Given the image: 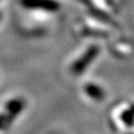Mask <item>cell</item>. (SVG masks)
Returning a JSON list of instances; mask_svg holds the SVG:
<instances>
[{
    "mask_svg": "<svg viewBox=\"0 0 134 134\" xmlns=\"http://www.w3.org/2000/svg\"><path fill=\"white\" fill-rule=\"evenodd\" d=\"M24 107H25V102L22 99H19V98L11 99L5 105L6 113L9 115L12 119H15V117L19 114L22 110L24 109Z\"/></svg>",
    "mask_w": 134,
    "mask_h": 134,
    "instance_id": "1",
    "label": "cell"
},
{
    "mask_svg": "<svg viewBox=\"0 0 134 134\" xmlns=\"http://www.w3.org/2000/svg\"><path fill=\"white\" fill-rule=\"evenodd\" d=\"M86 92L87 93V96H91L94 100H101L104 97V91L99 86L92 85V83L86 86Z\"/></svg>",
    "mask_w": 134,
    "mask_h": 134,
    "instance_id": "2",
    "label": "cell"
},
{
    "mask_svg": "<svg viewBox=\"0 0 134 134\" xmlns=\"http://www.w3.org/2000/svg\"><path fill=\"white\" fill-rule=\"evenodd\" d=\"M13 120L7 113H0V130L7 129Z\"/></svg>",
    "mask_w": 134,
    "mask_h": 134,
    "instance_id": "3",
    "label": "cell"
}]
</instances>
